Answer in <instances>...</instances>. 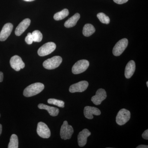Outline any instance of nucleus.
I'll list each match as a JSON object with an SVG mask.
<instances>
[{"label":"nucleus","instance_id":"obj_1","mask_svg":"<svg viewBox=\"0 0 148 148\" xmlns=\"http://www.w3.org/2000/svg\"><path fill=\"white\" fill-rule=\"evenodd\" d=\"M44 85L41 83H35L27 86L24 90L23 95L26 97H30L39 94L43 90Z\"/></svg>","mask_w":148,"mask_h":148},{"label":"nucleus","instance_id":"obj_2","mask_svg":"<svg viewBox=\"0 0 148 148\" xmlns=\"http://www.w3.org/2000/svg\"><path fill=\"white\" fill-rule=\"evenodd\" d=\"M62 62V58L60 56H54L45 60L43 63L44 68L47 70H53L58 68Z\"/></svg>","mask_w":148,"mask_h":148},{"label":"nucleus","instance_id":"obj_3","mask_svg":"<svg viewBox=\"0 0 148 148\" xmlns=\"http://www.w3.org/2000/svg\"><path fill=\"white\" fill-rule=\"evenodd\" d=\"M74 130L71 125H69L68 121H64L60 130V136L64 140H69L71 138Z\"/></svg>","mask_w":148,"mask_h":148},{"label":"nucleus","instance_id":"obj_4","mask_svg":"<svg viewBox=\"0 0 148 148\" xmlns=\"http://www.w3.org/2000/svg\"><path fill=\"white\" fill-rule=\"evenodd\" d=\"M89 66V62L87 60H79L73 66L72 73L75 75L82 73L87 70Z\"/></svg>","mask_w":148,"mask_h":148},{"label":"nucleus","instance_id":"obj_5","mask_svg":"<svg viewBox=\"0 0 148 148\" xmlns=\"http://www.w3.org/2000/svg\"><path fill=\"white\" fill-rule=\"evenodd\" d=\"M130 112L128 110L122 109L119 112L116 117V122L119 125H122L129 121Z\"/></svg>","mask_w":148,"mask_h":148},{"label":"nucleus","instance_id":"obj_6","mask_svg":"<svg viewBox=\"0 0 148 148\" xmlns=\"http://www.w3.org/2000/svg\"><path fill=\"white\" fill-rule=\"evenodd\" d=\"M56 48V45L54 42L46 43L39 49L38 51V54L40 56H45L53 52Z\"/></svg>","mask_w":148,"mask_h":148},{"label":"nucleus","instance_id":"obj_7","mask_svg":"<svg viewBox=\"0 0 148 148\" xmlns=\"http://www.w3.org/2000/svg\"><path fill=\"white\" fill-rule=\"evenodd\" d=\"M128 40L123 38L116 43L113 49V53L115 56H119L123 53L128 45Z\"/></svg>","mask_w":148,"mask_h":148},{"label":"nucleus","instance_id":"obj_8","mask_svg":"<svg viewBox=\"0 0 148 148\" xmlns=\"http://www.w3.org/2000/svg\"><path fill=\"white\" fill-rule=\"evenodd\" d=\"M37 132L38 135L41 138L47 139L50 137V129L44 123L39 122L37 126Z\"/></svg>","mask_w":148,"mask_h":148},{"label":"nucleus","instance_id":"obj_9","mask_svg":"<svg viewBox=\"0 0 148 148\" xmlns=\"http://www.w3.org/2000/svg\"><path fill=\"white\" fill-rule=\"evenodd\" d=\"M11 67L16 71H19L21 69L25 67V64L20 56L17 55L14 56L10 60Z\"/></svg>","mask_w":148,"mask_h":148},{"label":"nucleus","instance_id":"obj_10","mask_svg":"<svg viewBox=\"0 0 148 148\" xmlns=\"http://www.w3.org/2000/svg\"><path fill=\"white\" fill-rule=\"evenodd\" d=\"M88 86V82L86 81H82L71 86L69 88V91L72 93L82 92L87 89Z\"/></svg>","mask_w":148,"mask_h":148},{"label":"nucleus","instance_id":"obj_11","mask_svg":"<svg viewBox=\"0 0 148 148\" xmlns=\"http://www.w3.org/2000/svg\"><path fill=\"white\" fill-rule=\"evenodd\" d=\"M107 98V93L106 90L103 88H100L97 90L96 94L92 96L91 101L93 104L96 106L101 105L102 101L105 100Z\"/></svg>","mask_w":148,"mask_h":148},{"label":"nucleus","instance_id":"obj_12","mask_svg":"<svg viewBox=\"0 0 148 148\" xmlns=\"http://www.w3.org/2000/svg\"><path fill=\"white\" fill-rule=\"evenodd\" d=\"M13 26L11 23H7L3 27L1 31L0 32V41H4L7 39L10 36L13 29Z\"/></svg>","mask_w":148,"mask_h":148},{"label":"nucleus","instance_id":"obj_13","mask_svg":"<svg viewBox=\"0 0 148 148\" xmlns=\"http://www.w3.org/2000/svg\"><path fill=\"white\" fill-rule=\"evenodd\" d=\"M85 117L88 119H92L93 118L92 115L98 116L101 115V112L99 109L95 107L86 106L84 110Z\"/></svg>","mask_w":148,"mask_h":148},{"label":"nucleus","instance_id":"obj_14","mask_svg":"<svg viewBox=\"0 0 148 148\" xmlns=\"http://www.w3.org/2000/svg\"><path fill=\"white\" fill-rule=\"evenodd\" d=\"M91 133L87 129H84L79 133L78 135V143L79 147H84L87 143V138Z\"/></svg>","mask_w":148,"mask_h":148},{"label":"nucleus","instance_id":"obj_15","mask_svg":"<svg viewBox=\"0 0 148 148\" xmlns=\"http://www.w3.org/2000/svg\"><path fill=\"white\" fill-rule=\"evenodd\" d=\"M31 20L29 18H25L21 21L17 27L15 31V34L16 36H21L22 34L28 28L31 24Z\"/></svg>","mask_w":148,"mask_h":148},{"label":"nucleus","instance_id":"obj_16","mask_svg":"<svg viewBox=\"0 0 148 148\" xmlns=\"http://www.w3.org/2000/svg\"><path fill=\"white\" fill-rule=\"evenodd\" d=\"M135 63L134 61H130L127 63L125 71V76L127 79H129L133 75L135 71Z\"/></svg>","mask_w":148,"mask_h":148},{"label":"nucleus","instance_id":"obj_17","mask_svg":"<svg viewBox=\"0 0 148 148\" xmlns=\"http://www.w3.org/2000/svg\"><path fill=\"white\" fill-rule=\"evenodd\" d=\"M38 107L40 109L45 110L47 111L50 115L52 116H57L59 113V109L55 107H50L43 104H39Z\"/></svg>","mask_w":148,"mask_h":148},{"label":"nucleus","instance_id":"obj_18","mask_svg":"<svg viewBox=\"0 0 148 148\" xmlns=\"http://www.w3.org/2000/svg\"><path fill=\"white\" fill-rule=\"evenodd\" d=\"M80 17L79 13H76L65 22L64 26L66 28H71L76 25L77 22Z\"/></svg>","mask_w":148,"mask_h":148},{"label":"nucleus","instance_id":"obj_19","mask_svg":"<svg viewBox=\"0 0 148 148\" xmlns=\"http://www.w3.org/2000/svg\"><path fill=\"white\" fill-rule=\"evenodd\" d=\"M95 29L93 25L87 24L84 25L83 29V34L86 37H89L95 33Z\"/></svg>","mask_w":148,"mask_h":148},{"label":"nucleus","instance_id":"obj_20","mask_svg":"<svg viewBox=\"0 0 148 148\" xmlns=\"http://www.w3.org/2000/svg\"><path fill=\"white\" fill-rule=\"evenodd\" d=\"M69 11L67 9H64L61 11L57 12L54 14L53 18L56 21L62 20L69 15Z\"/></svg>","mask_w":148,"mask_h":148},{"label":"nucleus","instance_id":"obj_21","mask_svg":"<svg viewBox=\"0 0 148 148\" xmlns=\"http://www.w3.org/2000/svg\"><path fill=\"white\" fill-rule=\"evenodd\" d=\"M18 139L17 135L12 134L10 137V141L9 143L8 148H18Z\"/></svg>","mask_w":148,"mask_h":148},{"label":"nucleus","instance_id":"obj_22","mask_svg":"<svg viewBox=\"0 0 148 148\" xmlns=\"http://www.w3.org/2000/svg\"><path fill=\"white\" fill-rule=\"evenodd\" d=\"M32 38L34 42H40L42 39V35L38 30H36L32 33Z\"/></svg>","mask_w":148,"mask_h":148},{"label":"nucleus","instance_id":"obj_23","mask_svg":"<svg viewBox=\"0 0 148 148\" xmlns=\"http://www.w3.org/2000/svg\"><path fill=\"white\" fill-rule=\"evenodd\" d=\"M47 103L49 104L55 105L60 108H64L65 106V103L61 100H57L54 98H50L47 101Z\"/></svg>","mask_w":148,"mask_h":148},{"label":"nucleus","instance_id":"obj_24","mask_svg":"<svg viewBox=\"0 0 148 148\" xmlns=\"http://www.w3.org/2000/svg\"><path fill=\"white\" fill-rule=\"evenodd\" d=\"M97 16L100 21L103 24H108L110 23V18L109 16H107L106 14L103 12L98 13Z\"/></svg>","mask_w":148,"mask_h":148},{"label":"nucleus","instance_id":"obj_25","mask_svg":"<svg viewBox=\"0 0 148 148\" xmlns=\"http://www.w3.org/2000/svg\"><path fill=\"white\" fill-rule=\"evenodd\" d=\"M25 41L28 45L32 44L33 42V38H32V34L31 33H28L27 36L25 38Z\"/></svg>","mask_w":148,"mask_h":148},{"label":"nucleus","instance_id":"obj_26","mask_svg":"<svg viewBox=\"0 0 148 148\" xmlns=\"http://www.w3.org/2000/svg\"><path fill=\"white\" fill-rule=\"evenodd\" d=\"M115 3L118 4H123L127 2L128 0H113Z\"/></svg>","mask_w":148,"mask_h":148},{"label":"nucleus","instance_id":"obj_27","mask_svg":"<svg viewBox=\"0 0 148 148\" xmlns=\"http://www.w3.org/2000/svg\"><path fill=\"white\" fill-rule=\"evenodd\" d=\"M142 137L145 140H147L148 139V130H145V132H143V135H142Z\"/></svg>","mask_w":148,"mask_h":148},{"label":"nucleus","instance_id":"obj_28","mask_svg":"<svg viewBox=\"0 0 148 148\" xmlns=\"http://www.w3.org/2000/svg\"><path fill=\"white\" fill-rule=\"evenodd\" d=\"M3 74L2 72L0 71V82H3Z\"/></svg>","mask_w":148,"mask_h":148},{"label":"nucleus","instance_id":"obj_29","mask_svg":"<svg viewBox=\"0 0 148 148\" xmlns=\"http://www.w3.org/2000/svg\"><path fill=\"white\" fill-rule=\"evenodd\" d=\"M137 148H148V145H140L137 147Z\"/></svg>","mask_w":148,"mask_h":148},{"label":"nucleus","instance_id":"obj_30","mask_svg":"<svg viewBox=\"0 0 148 148\" xmlns=\"http://www.w3.org/2000/svg\"><path fill=\"white\" fill-rule=\"evenodd\" d=\"M2 131V126L1 124H0V135L1 134Z\"/></svg>","mask_w":148,"mask_h":148},{"label":"nucleus","instance_id":"obj_31","mask_svg":"<svg viewBox=\"0 0 148 148\" xmlns=\"http://www.w3.org/2000/svg\"><path fill=\"white\" fill-rule=\"evenodd\" d=\"M24 1H25L31 2L33 1H35V0H24Z\"/></svg>","mask_w":148,"mask_h":148},{"label":"nucleus","instance_id":"obj_32","mask_svg":"<svg viewBox=\"0 0 148 148\" xmlns=\"http://www.w3.org/2000/svg\"><path fill=\"white\" fill-rule=\"evenodd\" d=\"M147 86L148 87V82H147Z\"/></svg>","mask_w":148,"mask_h":148},{"label":"nucleus","instance_id":"obj_33","mask_svg":"<svg viewBox=\"0 0 148 148\" xmlns=\"http://www.w3.org/2000/svg\"><path fill=\"white\" fill-rule=\"evenodd\" d=\"M0 116H1V114H0Z\"/></svg>","mask_w":148,"mask_h":148}]
</instances>
